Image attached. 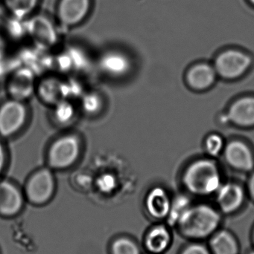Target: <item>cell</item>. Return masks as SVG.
I'll use <instances>...</instances> for the list:
<instances>
[{
	"instance_id": "obj_2",
	"label": "cell",
	"mask_w": 254,
	"mask_h": 254,
	"mask_svg": "<svg viewBox=\"0 0 254 254\" xmlns=\"http://www.w3.org/2000/svg\"><path fill=\"white\" fill-rule=\"evenodd\" d=\"M183 184L189 193L197 196L216 194L222 184L217 164L208 158L194 161L185 170Z\"/></svg>"
},
{
	"instance_id": "obj_33",
	"label": "cell",
	"mask_w": 254,
	"mask_h": 254,
	"mask_svg": "<svg viewBox=\"0 0 254 254\" xmlns=\"http://www.w3.org/2000/svg\"><path fill=\"white\" fill-rule=\"evenodd\" d=\"M249 2L251 3V4H253L254 6V0H249Z\"/></svg>"
},
{
	"instance_id": "obj_3",
	"label": "cell",
	"mask_w": 254,
	"mask_h": 254,
	"mask_svg": "<svg viewBox=\"0 0 254 254\" xmlns=\"http://www.w3.org/2000/svg\"><path fill=\"white\" fill-rule=\"evenodd\" d=\"M82 152L80 137L67 134L55 139L47 151L46 161L51 170H65L74 165Z\"/></svg>"
},
{
	"instance_id": "obj_10",
	"label": "cell",
	"mask_w": 254,
	"mask_h": 254,
	"mask_svg": "<svg viewBox=\"0 0 254 254\" xmlns=\"http://www.w3.org/2000/svg\"><path fill=\"white\" fill-rule=\"evenodd\" d=\"M225 158L233 168L249 172L254 167V156L252 149L244 142L233 140L225 145Z\"/></svg>"
},
{
	"instance_id": "obj_14",
	"label": "cell",
	"mask_w": 254,
	"mask_h": 254,
	"mask_svg": "<svg viewBox=\"0 0 254 254\" xmlns=\"http://www.w3.org/2000/svg\"><path fill=\"white\" fill-rule=\"evenodd\" d=\"M228 120L241 127L254 126V97L246 96L234 101L227 113Z\"/></svg>"
},
{
	"instance_id": "obj_1",
	"label": "cell",
	"mask_w": 254,
	"mask_h": 254,
	"mask_svg": "<svg viewBox=\"0 0 254 254\" xmlns=\"http://www.w3.org/2000/svg\"><path fill=\"white\" fill-rule=\"evenodd\" d=\"M220 211L207 204H191L179 219L176 227L180 234L194 241L210 238L219 230Z\"/></svg>"
},
{
	"instance_id": "obj_18",
	"label": "cell",
	"mask_w": 254,
	"mask_h": 254,
	"mask_svg": "<svg viewBox=\"0 0 254 254\" xmlns=\"http://www.w3.org/2000/svg\"><path fill=\"white\" fill-rule=\"evenodd\" d=\"M101 69L113 76L125 75L131 68V63L123 54L109 52L101 57L99 61Z\"/></svg>"
},
{
	"instance_id": "obj_13",
	"label": "cell",
	"mask_w": 254,
	"mask_h": 254,
	"mask_svg": "<svg viewBox=\"0 0 254 254\" xmlns=\"http://www.w3.org/2000/svg\"><path fill=\"white\" fill-rule=\"evenodd\" d=\"M171 200L164 188L161 187L152 188L145 200L148 214L157 220L167 219L171 208Z\"/></svg>"
},
{
	"instance_id": "obj_12",
	"label": "cell",
	"mask_w": 254,
	"mask_h": 254,
	"mask_svg": "<svg viewBox=\"0 0 254 254\" xmlns=\"http://www.w3.org/2000/svg\"><path fill=\"white\" fill-rule=\"evenodd\" d=\"M90 0H61L58 6L60 22L67 26H73L82 22L88 13Z\"/></svg>"
},
{
	"instance_id": "obj_23",
	"label": "cell",
	"mask_w": 254,
	"mask_h": 254,
	"mask_svg": "<svg viewBox=\"0 0 254 254\" xmlns=\"http://www.w3.org/2000/svg\"><path fill=\"white\" fill-rule=\"evenodd\" d=\"M54 109V118L58 123L61 125L70 122L75 116V109L73 104L67 100L60 101L55 104Z\"/></svg>"
},
{
	"instance_id": "obj_29",
	"label": "cell",
	"mask_w": 254,
	"mask_h": 254,
	"mask_svg": "<svg viewBox=\"0 0 254 254\" xmlns=\"http://www.w3.org/2000/svg\"><path fill=\"white\" fill-rule=\"evenodd\" d=\"M6 162V154L4 146L0 142V175L2 173Z\"/></svg>"
},
{
	"instance_id": "obj_5",
	"label": "cell",
	"mask_w": 254,
	"mask_h": 254,
	"mask_svg": "<svg viewBox=\"0 0 254 254\" xmlns=\"http://www.w3.org/2000/svg\"><path fill=\"white\" fill-rule=\"evenodd\" d=\"M252 64V58L248 54L237 49H228L218 55L214 68L217 75L226 80H234L242 77Z\"/></svg>"
},
{
	"instance_id": "obj_25",
	"label": "cell",
	"mask_w": 254,
	"mask_h": 254,
	"mask_svg": "<svg viewBox=\"0 0 254 254\" xmlns=\"http://www.w3.org/2000/svg\"><path fill=\"white\" fill-rule=\"evenodd\" d=\"M225 147V142L219 134H211L206 138L205 149L210 156H218Z\"/></svg>"
},
{
	"instance_id": "obj_8",
	"label": "cell",
	"mask_w": 254,
	"mask_h": 254,
	"mask_svg": "<svg viewBox=\"0 0 254 254\" xmlns=\"http://www.w3.org/2000/svg\"><path fill=\"white\" fill-rule=\"evenodd\" d=\"M216 195L218 210L224 214H232L238 211L246 198L243 187L234 182L222 184Z\"/></svg>"
},
{
	"instance_id": "obj_28",
	"label": "cell",
	"mask_w": 254,
	"mask_h": 254,
	"mask_svg": "<svg viewBox=\"0 0 254 254\" xmlns=\"http://www.w3.org/2000/svg\"><path fill=\"white\" fill-rule=\"evenodd\" d=\"M180 254H212L208 247L204 244L195 242L183 248Z\"/></svg>"
},
{
	"instance_id": "obj_19",
	"label": "cell",
	"mask_w": 254,
	"mask_h": 254,
	"mask_svg": "<svg viewBox=\"0 0 254 254\" xmlns=\"http://www.w3.org/2000/svg\"><path fill=\"white\" fill-rule=\"evenodd\" d=\"M38 93L44 102L55 105L67 98L65 83L54 77L44 79L39 85Z\"/></svg>"
},
{
	"instance_id": "obj_32",
	"label": "cell",
	"mask_w": 254,
	"mask_h": 254,
	"mask_svg": "<svg viewBox=\"0 0 254 254\" xmlns=\"http://www.w3.org/2000/svg\"><path fill=\"white\" fill-rule=\"evenodd\" d=\"M252 243H253V246H254V228L253 233H252Z\"/></svg>"
},
{
	"instance_id": "obj_22",
	"label": "cell",
	"mask_w": 254,
	"mask_h": 254,
	"mask_svg": "<svg viewBox=\"0 0 254 254\" xmlns=\"http://www.w3.org/2000/svg\"><path fill=\"white\" fill-rule=\"evenodd\" d=\"M110 254H141L140 247L132 239L119 237L112 242Z\"/></svg>"
},
{
	"instance_id": "obj_11",
	"label": "cell",
	"mask_w": 254,
	"mask_h": 254,
	"mask_svg": "<svg viewBox=\"0 0 254 254\" xmlns=\"http://www.w3.org/2000/svg\"><path fill=\"white\" fill-rule=\"evenodd\" d=\"M34 72L28 68L16 69L7 84V91L12 99L24 101L28 99L35 89Z\"/></svg>"
},
{
	"instance_id": "obj_16",
	"label": "cell",
	"mask_w": 254,
	"mask_h": 254,
	"mask_svg": "<svg viewBox=\"0 0 254 254\" xmlns=\"http://www.w3.org/2000/svg\"><path fill=\"white\" fill-rule=\"evenodd\" d=\"M171 240L169 228L161 224L155 225L148 231L145 237L144 246L150 254H162L168 250Z\"/></svg>"
},
{
	"instance_id": "obj_6",
	"label": "cell",
	"mask_w": 254,
	"mask_h": 254,
	"mask_svg": "<svg viewBox=\"0 0 254 254\" xmlns=\"http://www.w3.org/2000/svg\"><path fill=\"white\" fill-rule=\"evenodd\" d=\"M28 119V109L24 101L10 98L0 107V135L11 137L25 126Z\"/></svg>"
},
{
	"instance_id": "obj_26",
	"label": "cell",
	"mask_w": 254,
	"mask_h": 254,
	"mask_svg": "<svg viewBox=\"0 0 254 254\" xmlns=\"http://www.w3.org/2000/svg\"><path fill=\"white\" fill-rule=\"evenodd\" d=\"M116 187V178L111 174L101 175L96 180V188L101 193L110 194Z\"/></svg>"
},
{
	"instance_id": "obj_7",
	"label": "cell",
	"mask_w": 254,
	"mask_h": 254,
	"mask_svg": "<svg viewBox=\"0 0 254 254\" xmlns=\"http://www.w3.org/2000/svg\"><path fill=\"white\" fill-rule=\"evenodd\" d=\"M27 34L39 50H46L55 45L58 40L56 30L46 16L37 15L25 21Z\"/></svg>"
},
{
	"instance_id": "obj_31",
	"label": "cell",
	"mask_w": 254,
	"mask_h": 254,
	"mask_svg": "<svg viewBox=\"0 0 254 254\" xmlns=\"http://www.w3.org/2000/svg\"><path fill=\"white\" fill-rule=\"evenodd\" d=\"M4 43H3L2 40L0 37V58H2L3 53H4Z\"/></svg>"
},
{
	"instance_id": "obj_27",
	"label": "cell",
	"mask_w": 254,
	"mask_h": 254,
	"mask_svg": "<svg viewBox=\"0 0 254 254\" xmlns=\"http://www.w3.org/2000/svg\"><path fill=\"white\" fill-rule=\"evenodd\" d=\"M8 31L12 37L20 38L24 34H27L25 22H24L23 19L13 17V19L9 22Z\"/></svg>"
},
{
	"instance_id": "obj_21",
	"label": "cell",
	"mask_w": 254,
	"mask_h": 254,
	"mask_svg": "<svg viewBox=\"0 0 254 254\" xmlns=\"http://www.w3.org/2000/svg\"><path fill=\"white\" fill-rule=\"evenodd\" d=\"M38 0H4L13 17L23 19L33 11Z\"/></svg>"
},
{
	"instance_id": "obj_9",
	"label": "cell",
	"mask_w": 254,
	"mask_h": 254,
	"mask_svg": "<svg viewBox=\"0 0 254 254\" xmlns=\"http://www.w3.org/2000/svg\"><path fill=\"white\" fill-rule=\"evenodd\" d=\"M24 195L17 186L8 182H0V216L13 217L23 207Z\"/></svg>"
},
{
	"instance_id": "obj_24",
	"label": "cell",
	"mask_w": 254,
	"mask_h": 254,
	"mask_svg": "<svg viewBox=\"0 0 254 254\" xmlns=\"http://www.w3.org/2000/svg\"><path fill=\"white\" fill-rule=\"evenodd\" d=\"M82 108L89 115L96 114L102 108L103 101L101 97L95 92H90L84 95L82 98Z\"/></svg>"
},
{
	"instance_id": "obj_15",
	"label": "cell",
	"mask_w": 254,
	"mask_h": 254,
	"mask_svg": "<svg viewBox=\"0 0 254 254\" xmlns=\"http://www.w3.org/2000/svg\"><path fill=\"white\" fill-rule=\"evenodd\" d=\"M217 73L214 66L207 64H198L188 70L186 80L189 87L196 91H204L216 82Z\"/></svg>"
},
{
	"instance_id": "obj_17",
	"label": "cell",
	"mask_w": 254,
	"mask_h": 254,
	"mask_svg": "<svg viewBox=\"0 0 254 254\" xmlns=\"http://www.w3.org/2000/svg\"><path fill=\"white\" fill-rule=\"evenodd\" d=\"M209 249L212 254H239L240 244L237 237L231 231L218 230L209 241Z\"/></svg>"
},
{
	"instance_id": "obj_30",
	"label": "cell",
	"mask_w": 254,
	"mask_h": 254,
	"mask_svg": "<svg viewBox=\"0 0 254 254\" xmlns=\"http://www.w3.org/2000/svg\"><path fill=\"white\" fill-rule=\"evenodd\" d=\"M248 190H249V195L251 198L254 201V173L249 179V184H248Z\"/></svg>"
},
{
	"instance_id": "obj_20",
	"label": "cell",
	"mask_w": 254,
	"mask_h": 254,
	"mask_svg": "<svg viewBox=\"0 0 254 254\" xmlns=\"http://www.w3.org/2000/svg\"><path fill=\"white\" fill-rule=\"evenodd\" d=\"M192 202L186 195H180L171 200V208L167 218V223L169 226H175L179 219L186 210L190 207Z\"/></svg>"
},
{
	"instance_id": "obj_4",
	"label": "cell",
	"mask_w": 254,
	"mask_h": 254,
	"mask_svg": "<svg viewBox=\"0 0 254 254\" xmlns=\"http://www.w3.org/2000/svg\"><path fill=\"white\" fill-rule=\"evenodd\" d=\"M55 179L49 167L39 169L27 179L24 195L34 205H44L49 202L55 192Z\"/></svg>"
}]
</instances>
